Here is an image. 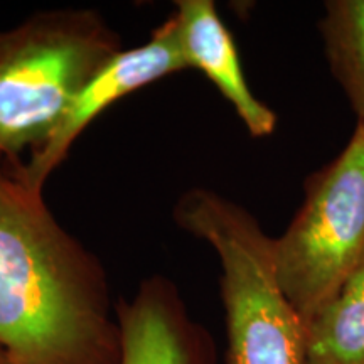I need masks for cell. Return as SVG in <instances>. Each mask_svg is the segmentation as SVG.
<instances>
[{"mask_svg":"<svg viewBox=\"0 0 364 364\" xmlns=\"http://www.w3.org/2000/svg\"><path fill=\"white\" fill-rule=\"evenodd\" d=\"M0 349L11 364H120L103 263L2 159Z\"/></svg>","mask_w":364,"mask_h":364,"instance_id":"1","label":"cell"},{"mask_svg":"<svg viewBox=\"0 0 364 364\" xmlns=\"http://www.w3.org/2000/svg\"><path fill=\"white\" fill-rule=\"evenodd\" d=\"M124 49L93 9L39 11L0 31V159L16 166L46 144L76 95Z\"/></svg>","mask_w":364,"mask_h":364,"instance_id":"2","label":"cell"},{"mask_svg":"<svg viewBox=\"0 0 364 364\" xmlns=\"http://www.w3.org/2000/svg\"><path fill=\"white\" fill-rule=\"evenodd\" d=\"M172 216L220 260L226 364H306V321L282 290L273 238L257 218L206 188L186 191Z\"/></svg>","mask_w":364,"mask_h":364,"instance_id":"3","label":"cell"},{"mask_svg":"<svg viewBox=\"0 0 364 364\" xmlns=\"http://www.w3.org/2000/svg\"><path fill=\"white\" fill-rule=\"evenodd\" d=\"M277 277L306 324L364 263V124L304 184V201L273 238Z\"/></svg>","mask_w":364,"mask_h":364,"instance_id":"4","label":"cell"},{"mask_svg":"<svg viewBox=\"0 0 364 364\" xmlns=\"http://www.w3.org/2000/svg\"><path fill=\"white\" fill-rule=\"evenodd\" d=\"M186 70L189 68L182 54L179 29L171 14L144 44L118 53L83 86L58 129L27 161L17 164V172L27 184L44 191L46 182L68 157L80 135L113 103Z\"/></svg>","mask_w":364,"mask_h":364,"instance_id":"5","label":"cell"},{"mask_svg":"<svg viewBox=\"0 0 364 364\" xmlns=\"http://www.w3.org/2000/svg\"><path fill=\"white\" fill-rule=\"evenodd\" d=\"M120 364H216V346L174 282L152 275L117 304Z\"/></svg>","mask_w":364,"mask_h":364,"instance_id":"6","label":"cell"},{"mask_svg":"<svg viewBox=\"0 0 364 364\" xmlns=\"http://www.w3.org/2000/svg\"><path fill=\"white\" fill-rule=\"evenodd\" d=\"M172 16L189 70L201 71L216 86L250 135L255 139L270 136L279 118L250 88L238 48L218 14L216 4L213 0H179Z\"/></svg>","mask_w":364,"mask_h":364,"instance_id":"7","label":"cell"},{"mask_svg":"<svg viewBox=\"0 0 364 364\" xmlns=\"http://www.w3.org/2000/svg\"><path fill=\"white\" fill-rule=\"evenodd\" d=\"M306 326V364H364V263Z\"/></svg>","mask_w":364,"mask_h":364,"instance_id":"8","label":"cell"},{"mask_svg":"<svg viewBox=\"0 0 364 364\" xmlns=\"http://www.w3.org/2000/svg\"><path fill=\"white\" fill-rule=\"evenodd\" d=\"M318 31L332 76L364 124V0H327Z\"/></svg>","mask_w":364,"mask_h":364,"instance_id":"9","label":"cell"},{"mask_svg":"<svg viewBox=\"0 0 364 364\" xmlns=\"http://www.w3.org/2000/svg\"><path fill=\"white\" fill-rule=\"evenodd\" d=\"M0 364H11V363H9L7 354L4 353V349H0Z\"/></svg>","mask_w":364,"mask_h":364,"instance_id":"10","label":"cell"}]
</instances>
